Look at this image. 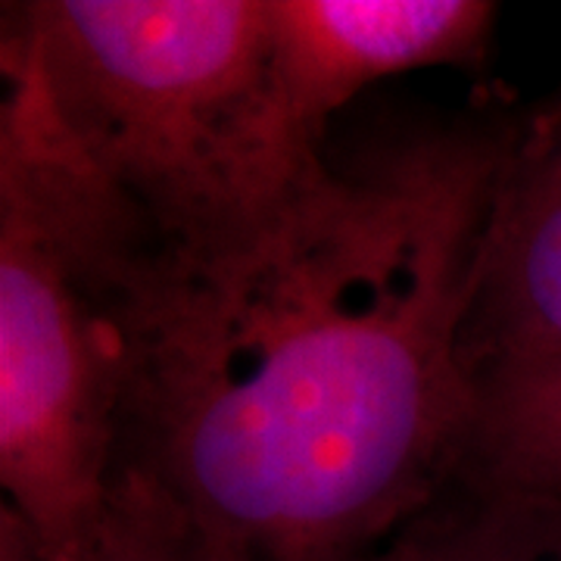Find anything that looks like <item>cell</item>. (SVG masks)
Instances as JSON below:
<instances>
[{
    "mask_svg": "<svg viewBox=\"0 0 561 561\" xmlns=\"http://www.w3.org/2000/svg\"><path fill=\"white\" fill-rule=\"evenodd\" d=\"M0 518L72 561L106 515L160 247L0 44Z\"/></svg>",
    "mask_w": 561,
    "mask_h": 561,
    "instance_id": "2",
    "label": "cell"
},
{
    "mask_svg": "<svg viewBox=\"0 0 561 561\" xmlns=\"http://www.w3.org/2000/svg\"><path fill=\"white\" fill-rule=\"evenodd\" d=\"M561 359V88L518 113L461 328L471 400Z\"/></svg>",
    "mask_w": 561,
    "mask_h": 561,
    "instance_id": "4",
    "label": "cell"
},
{
    "mask_svg": "<svg viewBox=\"0 0 561 561\" xmlns=\"http://www.w3.org/2000/svg\"><path fill=\"white\" fill-rule=\"evenodd\" d=\"M0 561H44L13 522L0 518ZM72 561H238L181 505L138 471L122 468L106 515Z\"/></svg>",
    "mask_w": 561,
    "mask_h": 561,
    "instance_id": "8",
    "label": "cell"
},
{
    "mask_svg": "<svg viewBox=\"0 0 561 561\" xmlns=\"http://www.w3.org/2000/svg\"><path fill=\"white\" fill-rule=\"evenodd\" d=\"M272 79L306 138L328 144L331 122L362 88L419 69H481L496 22L483 0H265Z\"/></svg>",
    "mask_w": 561,
    "mask_h": 561,
    "instance_id": "5",
    "label": "cell"
},
{
    "mask_svg": "<svg viewBox=\"0 0 561 561\" xmlns=\"http://www.w3.org/2000/svg\"><path fill=\"white\" fill-rule=\"evenodd\" d=\"M375 561H561V493L449 474Z\"/></svg>",
    "mask_w": 561,
    "mask_h": 561,
    "instance_id": "6",
    "label": "cell"
},
{
    "mask_svg": "<svg viewBox=\"0 0 561 561\" xmlns=\"http://www.w3.org/2000/svg\"><path fill=\"white\" fill-rule=\"evenodd\" d=\"M453 474L561 493V359L474 393Z\"/></svg>",
    "mask_w": 561,
    "mask_h": 561,
    "instance_id": "7",
    "label": "cell"
},
{
    "mask_svg": "<svg viewBox=\"0 0 561 561\" xmlns=\"http://www.w3.org/2000/svg\"><path fill=\"white\" fill-rule=\"evenodd\" d=\"M518 110L387 128L238 238L153 262L119 471L238 561H375L471 419L461 328Z\"/></svg>",
    "mask_w": 561,
    "mask_h": 561,
    "instance_id": "1",
    "label": "cell"
},
{
    "mask_svg": "<svg viewBox=\"0 0 561 561\" xmlns=\"http://www.w3.org/2000/svg\"><path fill=\"white\" fill-rule=\"evenodd\" d=\"M0 44L162 256L238 238L331 147L280 106L265 0L20 3Z\"/></svg>",
    "mask_w": 561,
    "mask_h": 561,
    "instance_id": "3",
    "label": "cell"
}]
</instances>
